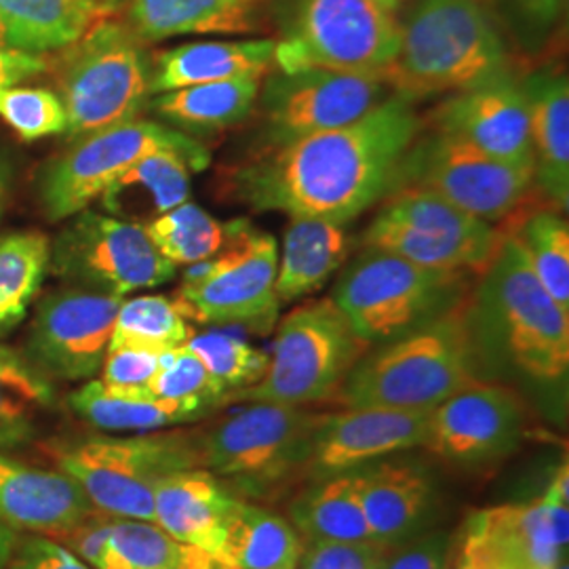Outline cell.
<instances>
[{"label": "cell", "mask_w": 569, "mask_h": 569, "mask_svg": "<svg viewBox=\"0 0 569 569\" xmlns=\"http://www.w3.org/2000/svg\"><path fill=\"white\" fill-rule=\"evenodd\" d=\"M449 569H479L470 559H468L467 555H462L460 550L458 552H453L451 555V561H449Z\"/></svg>", "instance_id": "f5cc1de1"}, {"label": "cell", "mask_w": 569, "mask_h": 569, "mask_svg": "<svg viewBox=\"0 0 569 569\" xmlns=\"http://www.w3.org/2000/svg\"><path fill=\"white\" fill-rule=\"evenodd\" d=\"M533 169L502 163L448 133H422L409 146L395 188H422L483 222H500L526 199Z\"/></svg>", "instance_id": "5bb4252c"}, {"label": "cell", "mask_w": 569, "mask_h": 569, "mask_svg": "<svg viewBox=\"0 0 569 569\" xmlns=\"http://www.w3.org/2000/svg\"><path fill=\"white\" fill-rule=\"evenodd\" d=\"M550 298L569 312V228L559 211H536L510 234Z\"/></svg>", "instance_id": "f35d334b"}, {"label": "cell", "mask_w": 569, "mask_h": 569, "mask_svg": "<svg viewBox=\"0 0 569 569\" xmlns=\"http://www.w3.org/2000/svg\"><path fill=\"white\" fill-rule=\"evenodd\" d=\"M274 70V39L186 42L152 61V96L204 82L262 81Z\"/></svg>", "instance_id": "484cf974"}, {"label": "cell", "mask_w": 569, "mask_h": 569, "mask_svg": "<svg viewBox=\"0 0 569 569\" xmlns=\"http://www.w3.org/2000/svg\"><path fill=\"white\" fill-rule=\"evenodd\" d=\"M387 549L376 542H319L306 540L298 569H382Z\"/></svg>", "instance_id": "ee69618b"}, {"label": "cell", "mask_w": 569, "mask_h": 569, "mask_svg": "<svg viewBox=\"0 0 569 569\" xmlns=\"http://www.w3.org/2000/svg\"><path fill=\"white\" fill-rule=\"evenodd\" d=\"M58 465L110 519L154 523L157 486L180 470L203 468V460L199 437L152 430L84 439L60 451Z\"/></svg>", "instance_id": "52a82bcc"}, {"label": "cell", "mask_w": 569, "mask_h": 569, "mask_svg": "<svg viewBox=\"0 0 569 569\" xmlns=\"http://www.w3.org/2000/svg\"><path fill=\"white\" fill-rule=\"evenodd\" d=\"M388 82L373 74L300 70L268 74L260 87L268 146L281 148L306 136L363 119L388 98Z\"/></svg>", "instance_id": "2e32d148"}, {"label": "cell", "mask_w": 569, "mask_h": 569, "mask_svg": "<svg viewBox=\"0 0 569 569\" xmlns=\"http://www.w3.org/2000/svg\"><path fill=\"white\" fill-rule=\"evenodd\" d=\"M161 355L142 348H110L102 363V382L110 387H148L161 369Z\"/></svg>", "instance_id": "f6af8a7d"}, {"label": "cell", "mask_w": 569, "mask_h": 569, "mask_svg": "<svg viewBox=\"0 0 569 569\" xmlns=\"http://www.w3.org/2000/svg\"><path fill=\"white\" fill-rule=\"evenodd\" d=\"M96 515L81 486L63 470H41L0 453V521L11 528L70 536Z\"/></svg>", "instance_id": "7402d4cb"}, {"label": "cell", "mask_w": 569, "mask_h": 569, "mask_svg": "<svg viewBox=\"0 0 569 569\" xmlns=\"http://www.w3.org/2000/svg\"><path fill=\"white\" fill-rule=\"evenodd\" d=\"M146 388L161 399L207 407H216L228 399L224 388L211 378L199 357L186 345L161 355V369Z\"/></svg>", "instance_id": "7bdbcfd3"}, {"label": "cell", "mask_w": 569, "mask_h": 569, "mask_svg": "<svg viewBox=\"0 0 569 569\" xmlns=\"http://www.w3.org/2000/svg\"><path fill=\"white\" fill-rule=\"evenodd\" d=\"M18 549V536L16 529L0 521V569H9V563Z\"/></svg>", "instance_id": "816d5d0a"}, {"label": "cell", "mask_w": 569, "mask_h": 569, "mask_svg": "<svg viewBox=\"0 0 569 569\" xmlns=\"http://www.w3.org/2000/svg\"><path fill=\"white\" fill-rule=\"evenodd\" d=\"M502 232L422 188H395L367 226L363 247L407 262L481 274Z\"/></svg>", "instance_id": "8fae6325"}, {"label": "cell", "mask_w": 569, "mask_h": 569, "mask_svg": "<svg viewBox=\"0 0 569 569\" xmlns=\"http://www.w3.org/2000/svg\"><path fill=\"white\" fill-rule=\"evenodd\" d=\"M9 569H91L77 552L49 538H30L16 549Z\"/></svg>", "instance_id": "c3c4849f"}, {"label": "cell", "mask_w": 569, "mask_h": 569, "mask_svg": "<svg viewBox=\"0 0 569 569\" xmlns=\"http://www.w3.org/2000/svg\"><path fill=\"white\" fill-rule=\"evenodd\" d=\"M260 87L258 79L192 84L152 96L148 108L186 131H222L253 112Z\"/></svg>", "instance_id": "d6a6232c"}, {"label": "cell", "mask_w": 569, "mask_h": 569, "mask_svg": "<svg viewBox=\"0 0 569 569\" xmlns=\"http://www.w3.org/2000/svg\"><path fill=\"white\" fill-rule=\"evenodd\" d=\"M321 413L283 403H253L199 437L203 468L258 493L305 468Z\"/></svg>", "instance_id": "4fadbf2b"}, {"label": "cell", "mask_w": 569, "mask_h": 569, "mask_svg": "<svg viewBox=\"0 0 569 569\" xmlns=\"http://www.w3.org/2000/svg\"><path fill=\"white\" fill-rule=\"evenodd\" d=\"M44 70H47V61L42 56H28V53L0 47V89L20 84L21 81L37 77Z\"/></svg>", "instance_id": "681fc988"}, {"label": "cell", "mask_w": 569, "mask_h": 569, "mask_svg": "<svg viewBox=\"0 0 569 569\" xmlns=\"http://www.w3.org/2000/svg\"><path fill=\"white\" fill-rule=\"evenodd\" d=\"M143 228L159 253L173 266L211 260L228 243V224L218 222L203 207L192 201L178 204Z\"/></svg>", "instance_id": "8d00e7d4"}, {"label": "cell", "mask_w": 569, "mask_h": 569, "mask_svg": "<svg viewBox=\"0 0 569 569\" xmlns=\"http://www.w3.org/2000/svg\"><path fill=\"white\" fill-rule=\"evenodd\" d=\"M70 407L91 427L108 432H152L203 418L211 407L169 401L148 388L110 387L91 380L70 395Z\"/></svg>", "instance_id": "f546056e"}, {"label": "cell", "mask_w": 569, "mask_h": 569, "mask_svg": "<svg viewBox=\"0 0 569 569\" xmlns=\"http://www.w3.org/2000/svg\"><path fill=\"white\" fill-rule=\"evenodd\" d=\"M367 345L331 298L293 308L277 327L264 378L232 395L237 401L310 406L338 397Z\"/></svg>", "instance_id": "ba28073f"}, {"label": "cell", "mask_w": 569, "mask_h": 569, "mask_svg": "<svg viewBox=\"0 0 569 569\" xmlns=\"http://www.w3.org/2000/svg\"><path fill=\"white\" fill-rule=\"evenodd\" d=\"M194 171L197 164L182 152L159 150L129 167L98 201L108 216L146 226L190 201Z\"/></svg>", "instance_id": "f1b7e54d"}, {"label": "cell", "mask_w": 569, "mask_h": 569, "mask_svg": "<svg viewBox=\"0 0 569 569\" xmlns=\"http://www.w3.org/2000/svg\"><path fill=\"white\" fill-rule=\"evenodd\" d=\"M72 552L91 569H133L110 540V521H87L70 533Z\"/></svg>", "instance_id": "7dc6e473"}, {"label": "cell", "mask_w": 569, "mask_h": 569, "mask_svg": "<svg viewBox=\"0 0 569 569\" xmlns=\"http://www.w3.org/2000/svg\"><path fill=\"white\" fill-rule=\"evenodd\" d=\"M192 336L188 319L164 296H138L122 300L110 338V348H142L167 352L186 345Z\"/></svg>", "instance_id": "74e56055"}, {"label": "cell", "mask_w": 569, "mask_h": 569, "mask_svg": "<svg viewBox=\"0 0 569 569\" xmlns=\"http://www.w3.org/2000/svg\"><path fill=\"white\" fill-rule=\"evenodd\" d=\"M186 346L199 357L204 369L224 388L228 397L258 385L270 363V357L264 350L253 348L241 338L224 331L192 333Z\"/></svg>", "instance_id": "60d3db41"}, {"label": "cell", "mask_w": 569, "mask_h": 569, "mask_svg": "<svg viewBox=\"0 0 569 569\" xmlns=\"http://www.w3.org/2000/svg\"><path fill=\"white\" fill-rule=\"evenodd\" d=\"M568 486L563 465L540 500L472 512L458 550L479 569H555L568 549Z\"/></svg>", "instance_id": "e0dca14e"}, {"label": "cell", "mask_w": 569, "mask_h": 569, "mask_svg": "<svg viewBox=\"0 0 569 569\" xmlns=\"http://www.w3.org/2000/svg\"><path fill=\"white\" fill-rule=\"evenodd\" d=\"M361 502L371 542L388 550L420 536L435 505V483L416 462H380L361 468Z\"/></svg>", "instance_id": "cb8c5ba5"}, {"label": "cell", "mask_w": 569, "mask_h": 569, "mask_svg": "<svg viewBox=\"0 0 569 569\" xmlns=\"http://www.w3.org/2000/svg\"><path fill=\"white\" fill-rule=\"evenodd\" d=\"M51 243V264L79 287L124 298L176 277L146 228L121 218L82 209Z\"/></svg>", "instance_id": "9a60e30c"}, {"label": "cell", "mask_w": 569, "mask_h": 569, "mask_svg": "<svg viewBox=\"0 0 569 569\" xmlns=\"http://www.w3.org/2000/svg\"><path fill=\"white\" fill-rule=\"evenodd\" d=\"M262 0H127V26L142 42L188 34H249L260 30Z\"/></svg>", "instance_id": "83f0119b"}, {"label": "cell", "mask_w": 569, "mask_h": 569, "mask_svg": "<svg viewBox=\"0 0 569 569\" xmlns=\"http://www.w3.org/2000/svg\"><path fill=\"white\" fill-rule=\"evenodd\" d=\"M218 568H220V566H218Z\"/></svg>", "instance_id": "91938a15"}, {"label": "cell", "mask_w": 569, "mask_h": 569, "mask_svg": "<svg viewBox=\"0 0 569 569\" xmlns=\"http://www.w3.org/2000/svg\"><path fill=\"white\" fill-rule=\"evenodd\" d=\"M432 409L346 407L319 418L306 470L315 479L359 470L397 451L422 448Z\"/></svg>", "instance_id": "ffe728a7"}, {"label": "cell", "mask_w": 569, "mask_h": 569, "mask_svg": "<svg viewBox=\"0 0 569 569\" xmlns=\"http://www.w3.org/2000/svg\"><path fill=\"white\" fill-rule=\"evenodd\" d=\"M7 180H9V173H7L4 164L0 163V213H2V204H4V197H7Z\"/></svg>", "instance_id": "db71d44e"}, {"label": "cell", "mask_w": 569, "mask_h": 569, "mask_svg": "<svg viewBox=\"0 0 569 569\" xmlns=\"http://www.w3.org/2000/svg\"><path fill=\"white\" fill-rule=\"evenodd\" d=\"M555 569H568V563H566V557L555 566Z\"/></svg>", "instance_id": "6f0895ef"}, {"label": "cell", "mask_w": 569, "mask_h": 569, "mask_svg": "<svg viewBox=\"0 0 569 569\" xmlns=\"http://www.w3.org/2000/svg\"><path fill=\"white\" fill-rule=\"evenodd\" d=\"M515 4L528 16L529 20L540 26H549L566 9V0H515Z\"/></svg>", "instance_id": "f907efd6"}, {"label": "cell", "mask_w": 569, "mask_h": 569, "mask_svg": "<svg viewBox=\"0 0 569 569\" xmlns=\"http://www.w3.org/2000/svg\"><path fill=\"white\" fill-rule=\"evenodd\" d=\"M112 11L93 0H0V47L44 58L74 44Z\"/></svg>", "instance_id": "4316f807"}, {"label": "cell", "mask_w": 569, "mask_h": 569, "mask_svg": "<svg viewBox=\"0 0 569 569\" xmlns=\"http://www.w3.org/2000/svg\"><path fill=\"white\" fill-rule=\"evenodd\" d=\"M420 133L413 100L392 93L359 121L272 148L237 173V190L258 211L346 226L392 190Z\"/></svg>", "instance_id": "6da1fadb"}, {"label": "cell", "mask_w": 569, "mask_h": 569, "mask_svg": "<svg viewBox=\"0 0 569 569\" xmlns=\"http://www.w3.org/2000/svg\"><path fill=\"white\" fill-rule=\"evenodd\" d=\"M348 249L345 226L319 218H289L274 283L279 302H293L319 291L345 264Z\"/></svg>", "instance_id": "4dcf8cb0"}, {"label": "cell", "mask_w": 569, "mask_h": 569, "mask_svg": "<svg viewBox=\"0 0 569 569\" xmlns=\"http://www.w3.org/2000/svg\"><path fill=\"white\" fill-rule=\"evenodd\" d=\"M58 96L72 138L133 121L152 98V60L127 23H96L82 39L58 51Z\"/></svg>", "instance_id": "5b68a950"}, {"label": "cell", "mask_w": 569, "mask_h": 569, "mask_svg": "<svg viewBox=\"0 0 569 569\" xmlns=\"http://www.w3.org/2000/svg\"><path fill=\"white\" fill-rule=\"evenodd\" d=\"M291 526L306 540L319 542H371L361 502V468L317 479L291 502Z\"/></svg>", "instance_id": "1f68e13d"}, {"label": "cell", "mask_w": 569, "mask_h": 569, "mask_svg": "<svg viewBox=\"0 0 569 569\" xmlns=\"http://www.w3.org/2000/svg\"><path fill=\"white\" fill-rule=\"evenodd\" d=\"M451 538L446 531H430L401 545L395 555H387L382 569H449Z\"/></svg>", "instance_id": "bcb514c9"}, {"label": "cell", "mask_w": 569, "mask_h": 569, "mask_svg": "<svg viewBox=\"0 0 569 569\" xmlns=\"http://www.w3.org/2000/svg\"><path fill=\"white\" fill-rule=\"evenodd\" d=\"M51 264V241L37 230L0 237V336L26 319Z\"/></svg>", "instance_id": "d590c367"}, {"label": "cell", "mask_w": 569, "mask_h": 569, "mask_svg": "<svg viewBox=\"0 0 569 569\" xmlns=\"http://www.w3.org/2000/svg\"><path fill=\"white\" fill-rule=\"evenodd\" d=\"M122 298L87 287L42 300L26 340V357L47 378L91 380L102 369Z\"/></svg>", "instance_id": "ac0fdd59"}, {"label": "cell", "mask_w": 569, "mask_h": 569, "mask_svg": "<svg viewBox=\"0 0 569 569\" xmlns=\"http://www.w3.org/2000/svg\"><path fill=\"white\" fill-rule=\"evenodd\" d=\"M477 382V340L467 319L448 315L363 355L338 390L346 407L432 409Z\"/></svg>", "instance_id": "3957f363"}, {"label": "cell", "mask_w": 569, "mask_h": 569, "mask_svg": "<svg viewBox=\"0 0 569 569\" xmlns=\"http://www.w3.org/2000/svg\"><path fill=\"white\" fill-rule=\"evenodd\" d=\"M435 131L502 163L533 169L528 100L512 74L451 96L435 112Z\"/></svg>", "instance_id": "44dd1931"}, {"label": "cell", "mask_w": 569, "mask_h": 569, "mask_svg": "<svg viewBox=\"0 0 569 569\" xmlns=\"http://www.w3.org/2000/svg\"><path fill=\"white\" fill-rule=\"evenodd\" d=\"M378 7H382L385 11H388V13H395L401 4H403V0H373Z\"/></svg>", "instance_id": "11a10c76"}, {"label": "cell", "mask_w": 569, "mask_h": 569, "mask_svg": "<svg viewBox=\"0 0 569 569\" xmlns=\"http://www.w3.org/2000/svg\"><path fill=\"white\" fill-rule=\"evenodd\" d=\"M218 569H241V568H234V566H222V563H220V568Z\"/></svg>", "instance_id": "680465c9"}, {"label": "cell", "mask_w": 569, "mask_h": 569, "mask_svg": "<svg viewBox=\"0 0 569 569\" xmlns=\"http://www.w3.org/2000/svg\"><path fill=\"white\" fill-rule=\"evenodd\" d=\"M0 119L26 142L66 133L68 127V117L60 96L42 87H2Z\"/></svg>", "instance_id": "b9f144b4"}, {"label": "cell", "mask_w": 569, "mask_h": 569, "mask_svg": "<svg viewBox=\"0 0 569 569\" xmlns=\"http://www.w3.org/2000/svg\"><path fill=\"white\" fill-rule=\"evenodd\" d=\"M159 150L182 152L199 171L209 164V150L180 129L138 117L84 136L47 167L41 180L47 218L61 222L89 209L129 167Z\"/></svg>", "instance_id": "7c38bea8"}, {"label": "cell", "mask_w": 569, "mask_h": 569, "mask_svg": "<svg viewBox=\"0 0 569 569\" xmlns=\"http://www.w3.org/2000/svg\"><path fill=\"white\" fill-rule=\"evenodd\" d=\"M479 277L475 321L481 338L526 378L542 385L563 382L569 369V312L536 279L510 234H502Z\"/></svg>", "instance_id": "277c9868"}, {"label": "cell", "mask_w": 569, "mask_h": 569, "mask_svg": "<svg viewBox=\"0 0 569 569\" xmlns=\"http://www.w3.org/2000/svg\"><path fill=\"white\" fill-rule=\"evenodd\" d=\"M56 406V388L26 355L0 345V448L32 439Z\"/></svg>", "instance_id": "e575fe53"}, {"label": "cell", "mask_w": 569, "mask_h": 569, "mask_svg": "<svg viewBox=\"0 0 569 569\" xmlns=\"http://www.w3.org/2000/svg\"><path fill=\"white\" fill-rule=\"evenodd\" d=\"M467 277L468 272L425 268L363 249L346 268L331 300L367 346L387 345L451 312Z\"/></svg>", "instance_id": "8992f818"}, {"label": "cell", "mask_w": 569, "mask_h": 569, "mask_svg": "<svg viewBox=\"0 0 569 569\" xmlns=\"http://www.w3.org/2000/svg\"><path fill=\"white\" fill-rule=\"evenodd\" d=\"M528 100L533 182L557 211L569 207V81L563 72L538 70L521 82Z\"/></svg>", "instance_id": "d4e9b609"}, {"label": "cell", "mask_w": 569, "mask_h": 569, "mask_svg": "<svg viewBox=\"0 0 569 569\" xmlns=\"http://www.w3.org/2000/svg\"><path fill=\"white\" fill-rule=\"evenodd\" d=\"M279 243L247 222L228 224L224 249L199 264L186 266L173 298L183 319L204 326L274 327Z\"/></svg>", "instance_id": "30bf717a"}, {"label": "cell", "mask_w": 569, "mask_h": 569, "mask_svg": "<svg viewBox=\"0 0 569 569\" xmlns=\"http://www.w3.org/2000/svg\"><path fill=\"white\" fill-rule=\"evenodd\" d=\"M93 2L103 4V7H110V9H117V4H121L122 0H93Z\"/></svg>", "instance_id": "9f6ffc18"}, {"label": "cell", "mask_w": 569, "mask_h": 569, "mask_svg": "<svg viewBox=\"0 0 569 569\" xmlns=\"http://www.w3.org/2000/svg\"><path fill=\"white\" fill-rule=\"evenodd\" d=\"M239 502L234 489L211 470H180L154 489V523L176 540L220 561Z\"/></svg>", "instance_id": "603a6c76"}, {"label": "cell", "mask_w": 569, "mask_h": 569, "mask_svg": "<svg viewBox=\"0 0 569 569\" xmlns=\"http://www.w3.org/2000/svg\"><path fill=\"white\" fill-rule=\"evenodd\" d=\"M302 550L300 531L287 519L241 500L218 563L241 569H298Z\"/></svg>", "instance_id": "836d02e7"}, {"label": "cell", "mask_w": 569, "mask_h": 569, "mask_svg": "<svg viewBox=\"0 0 569 569\" xmlns=\"http://www.w3.org/2000/svg\"><path fill=\"white\" fill-rule=\"evenodd\" d=\"M385 81L395 93H460L510 77L512 60L486 0H413Z\"/></svg>", "instance_id": "7a4b0ae2"}, {"label": "cell", "mask_w": 569, "mask_h": 569, "mask_svg": "<svg viewBox=\"0 0 569 569\" xmlns=\"http://www.w3.org/2000/svg\"><path fill=\"white\" fill-rule=\"evenodd\" d=\"M523 422L510 388L477 380L432 407L422 448L456 465H486L517 448Z\"/></svg>", "instance_id": "d6986e66"}, {"label": "cell", "mask_w": 569, "mask_h": 569, "mask_svg": "<svg viewBox=\"0 0 569 569\" xmlns=\"http://www.w3.org/2000/svg\"><path fill=\"white\" fill-rule=\"evenodd\" d=\"M399 51V20L373 0H298L274 41V70H333L385 79Z\"/></svg>", "instance_id": "9c48e42d"}, {"label": "cell", "mask_w": 569, "mask_h": 569, "mask_svg": "<svg viewBox=\"0 0 569 569\" xmlns=\"http://www.w3.org/2000/svg\"><path fill=\"white\" fill-rule=\"evenodd\" d=\"M110 540L133 569H218L201 549L183 545L150 521L110 519Z\"/></svg>", "instance_id": "ab89813d"}]
</instances>
